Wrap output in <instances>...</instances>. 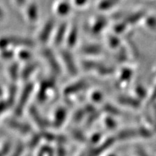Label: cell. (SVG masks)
<instances>
[{
    "instance_id": "1",
    "label": "cell",
    "mask_w": 156,
    "mask_h": 156,
    "mask_svg": "<svg viewBox=\"0 0 156 156\" xmlns=\"http://www.w3.org/2000/svg\"><path fill=\"white\" fill-rule=\"evenodd\" d=\"M53 28V22H49L44 26V28H43V30L40 34V39L42 41H44L46 39L48 38V36H50V32L51 29Z\"/></svg>"
},
{
    "instance_id": "2",
    "label": "cell",
    "mask_w": 156,
    "mask_h": 156,
    "mask_svg": "<svg viewBox=\"0 0 156 156\" xmlns=\"http://www.w3.org/2000/svg\"><path fill=\"white\" fill-rule=\"evenodd\" d=\"M69 9H70V7L69 5H68L67 2H63L59 3L57 5L56 12L61 15H65L69 12Z\"/></svg>"
},
{
    "instance_id": "3",
    "label": "cell",
    "mask_w": 156,
    "mask_h": 156,
    "mask_svg": "<svg viewBox=\"0 0 156 156\" xmlns=\"http://www.w3.org/2000/svg\"><path fill=\"white\" fill-rule=\"evenodd\" d=\"M28 18L31 21H36L37 20V9L36 5H30L28 9Z\"/></svg>"
},
{
    "instance_id": "4",
    "label": "cell",
    "mask_w": 156,
    "mask_h": 156,
    "mask_svg": "<svg viewBox=\"0 0 156 156\" xmlns=\"http://www.w3.org/2000/svg\"><path fill=\"white\" fill-rule=\"evenodd\" d=\"M87 2V0H74V2L77 7H82Z\"/></svg>"
}]
</instances>
